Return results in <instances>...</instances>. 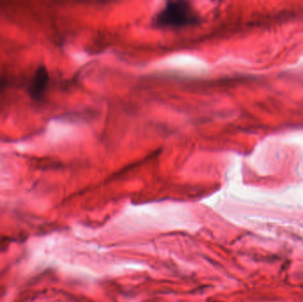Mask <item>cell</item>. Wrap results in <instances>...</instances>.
Wrapping results in <instances>:
<instances>
[{
  "mask_svg": "<svg viewBox=\"0 0 303 302\" xmlns=\"http://www.w3.org/2000/svg\"><path fill=\"white\" fill-rule=\"evenodd\" d=\"M200 21V14L186 1H169L155 20L156 26L162 28H182L195 26Z\"/></svg>",
  "mask_w": 303,
  "mask_h": 302,
  "instance_id": "1",
  "label": "cell"
},
{
  "mask_svg": "<svg viewBox=\"0 0 303 302\" xmlns=\"http://www.w3.org/2000/svg\"><path fill=\"white\" fill-rule=\"evenodd\" d=\"M49 82V73L45 66H40L32 78L28 93L34 100L39 101L45 95Z\"/></svg>",
  "mask_w": 303,
  "mask_h": 302,
  "instance_id": "2",
  "label": "cell"
},
{
  "mask_svg": "<svg viewBox=\"0 0 303 302\" xmlns=\"http://www.w3.org/2000/svg\"><path fill=\"white\" fill-rule=\"evenodd\" d=\"M5 86H6V82L4 80L0 79V90L3 89Z\"/></svg>",
  "mask_w": 303,
  "mask_h": 302,
  "instance_id": "3",
  "label": "cell"
},
{
  "mask_svg": "<svg viewBox=\"0 0 303 302\" xmlns=\"http://www.w3.org/2000/svg\"><path fill=\"white\" fill-rule=\"evenodd\" d=\"M214 302H221V301H214Z\"/></svg>",
  "mask_w": 303,
  "mask_h": 302,
  "instance_id": "4",
  "label": "cell"
}]
</instances>
